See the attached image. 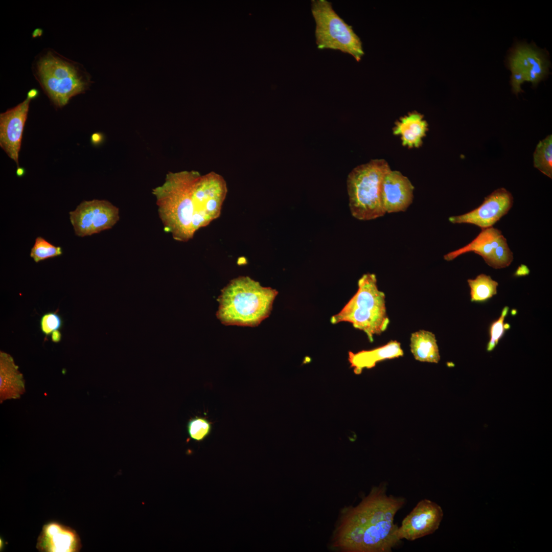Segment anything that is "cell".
Masks as SVG:
<instances>
[{
    "instance_id": "cell-19",
    "label": "cell",
    "mask_w": 552,
    "mask_h": 552,
    "mask_svg": "<svg viewBox=\"0 0 552 552\" xmlns=\"http://www.w3.org/2000/svg\"><path fill=\"white\" fill-rule=\"evenodd\" d=\"M409 346L414 358L417 361L438 363L440 360L436 339L430 331L421 330L412 333Z\"/></svg>"
},
{
    "instance_id": "cell-31",
    "label": "cell",
    "mask_w": 552,
    "mask_h": 552,
    "mask_svg": "<svg viewBox=\"0 0 552 552\" xmlns=\"http://www.w3.org/2000/svg\"><path fill=\"white\" fill-rule=\"evenodd\" d=\"M25 173V169L24 168L20 167H17V169H16V175L18 177H22V176L24 175Z\"/></svg>"
},
{
    "instance_id": "cell-4",
    "label": "cell",
    "mask_w": 552,
    "mask_h": 552,
    "mask_svg": "<svg viewBox=\"0 0 552 552\" xmlns=\"http://www.w3.org/2000/svg\"><path fill=\"white\" fill-rule=\"evenodd\" d=\"M33 68L35 78L56 108L64 106L92 83L90 75L82 64L52 50L42 52Z\"/></svg>"
},
{
    "instance_id": "cell-27",
    "label": "cell",
    "mask_w": 552,
    "mask_h": 552,
    "mask_svg": "<svg viewBox=\"0 0 552 552\" xmlns=\"http://www.w3.org/2000/svg\"><path fill=\"white\" fill-rule=\"evenodd\" d=\"M530 270L525 265H521L517 269L515 273L517 275H522L528 274Z\"/></svg>"
},
{
    "instance_id": "cell-3",
    "label": "cell",
    "mask_w": 552,
    "mask_h": 552,
    "mask_svg": "<svg viewBox=\"0 0 552 552\" xmlns=\"http://www.w3.org/2000/svg\"><path fill=\"white\" fill-rule=\"evenodd\" d=\"M278 294L248 277H239L221 290L216 316L225 325L257 326L269 316Z\"/></svg>"
},
{
    "instance_id": "cell-17",
    "label": "cell",
    "mask_w": 552,
    "mask_h": 552,
    "mask_svg": "<svg viewBox=\"0 0 552 552\" xmlns=\"http://www.w3.org/2000/svg\"><path fill=\"white\" fill-rule=\"evenodd\" d=\"M504 236L499 229L490 227L481 229L479 234L465 246L448 252L444 256L447 261H451L458 256L473 251L481 256L488 264L493 251Z\"/></svg>"
},
{
    "instance_id": "cell-14",
    "label": "cell",
    "mask_w": 552,
    "mask_h": 552,
    "mask_svg": "<svg viewBox=\"0 0 552 552\" xmlns=\"http://www.w3.org/2000/svg\"><path fill=\"white\" fill-rule=\"evenodd\" d=\"M414 187L409 179L391 169L385 175L381 185V199L385 213L404 212L411 204Z\"/></svg>"
},
{
    "instance_id": "cell-9",
    "label": "cell",
    "mask_w": 552,
    "mask_h": 552,
    "mask_svg": "<svg viewBox=\"0 0 552 552\" xmlns=\"http://www.w3.org/2000/svg\"><path fill=\"white\" fill-rule=\"evenodd\" d=\"M509 67L512 71L511 85L516 95L522 91L521 84L530 81L533 86L548 74L549 61L546 52L533 45L517 44L509 57Z\"/></svg>"
},
{
    "instance_id": "cell-26",
    "label": "cell",
    "mask_w": 552,
    "mask_h": 552,
    "mask_svg": "<svg viewBox=\"0 0 552 552\" xmlns=\"http://www.w3.org/2000/svg\"><path fill=\"white\" fill-rule=\"evenodd\" d=\"M62 324V318L57 312H48L44 314L40 319V328L41 332L47 337L54 331H59Z\"/></svg>"
},
{
    "instance_id": "cell-29",
    "label": "cell",
    "mask_w": 552,
    "mask_h": 552,
    "mask_svg": "<svg viewBox=\"0 0 552 552\" xmlns=\"http://www.w3.org/2000/svg\"><path fill=\"white\" fill-rule=\"evenodd\" d=\"M52 340L54 342H58L61 338V334L59 331H54L51 334Z\"/></svg>"
},
{
    "instance_id": "cell-10",
    "label": "cell",
    "mask_w": 552,
    "mask_h": 552,
    "mask_svg": "<svg viewBox=\"0 0 552 552\" xmlns=\"http://www.w3.org/2000/svg\"><path fill=\"white\" fill-rule=\"evenodd\" d=\"M514 202L512 194L506 189L499 188L486 196L477 208L464 214L450 216L453 224H470L481 229L493 226L507 215Z\"/></svg>"
},
{
    "instance_id": "cell-12",
    "label": "cell",
    "mask_w": 552,
    "mask_h": 552,
    "mask_svg": "<svg viewBox=\"0 0 552 552\" xmlns=\"http://www.w3.org/2000/svg\"><path fill=\"white\" fill-rule=\"evenodd\" d=\"M32 99L22 102L0 114V146L19 167L18 157L24 126Z\"/></svg>"
},
{
    "instance_id": "cell-11",
    "label": "cell",
    "mask_w": 552,
    "mask_h": 552,
    "mask_svg": "<svg viewBox=\"0 0 552 552\" xmlns=\"http://www.w3.org/2000/svg\"><path fill=\"white\" fill-rule=\"evenodd\" d=\"M443 517L441 507L435 502L424 499L420 500L403 519L398 526L400 539L414 541L435 532Z\"/></svg>"
},
{
    "instance_id": "cell-21",
    "label": "cell",
    "mask_w": 552,
    "mask_h": 552,
    "mask_svg": "<svg viewBox=\"0 0 552 552\" xmlns=\"http://www.w3.org/2000/svg\"><path fill=\"white\" fill-rule=\"evenodd\" d=\"M534 166L552 178V135H548L537 144L533 154Z\"/></svg>"
},
{
    "instance_id": "cell-18",
    "label": "cell",
    "mask_w": 552,
    "mask_h": 552,
    "mask_svg": "<svg viewBox=\"0 0 552 552\" xmlns=\"http://www.w3.org/2000/svg\"><path fill=\"white\" fill-rule=\"evenodd\" d=\"M428 130V124L421 113L413 111L395 123L393 133L401 137L402 144L408 148H418Z\"/></svg>"
},
{
    "instance_id": "cell-28",
    "label": "cell",
    "mask_w": 552,
    "mask_h": 552,
    "mask_svg": "<svg viewBox=\"0 0 552 552\" xmlns=\"http://www.w3.org/2000/svg\"><path fill=\"white\" fill-rule=\"evenodd\" d=\"M102 140V134L100 133H95L92 134L91 137V141L94 144H98L100 143Z\"/></svg>"
},
{
    "instance_id": "cell-5",
    "label": "cell",
    "mask_w": 552,
    "mask_h": 552,
    "mask_svg": "<svg viewBox=\"0 0 552 552\" xmlns=\"http://www.w3.org/2000/svg\"><path fill=\"white\" fill-rule=\"evenodd\" d=\"M332 324L341 322L351 324L353 327L364 332L372 342L375 335L384 332L389 324L385 295L377 286L374 273L364 274L358 281L355 294L337 314L330 319Z\"/></svg>"
},
{
    "instance_id": "cell-8",
    "label": "cell",
    "mask_w": 552,
    "mask_h": 552,
    "mask_svg": "<svg viewBox=\"0 0 552 552\" xmlns=\"http://www.w3.org/2000/svg\"><path fill=\"white\" fill-rule=\"evenodd\" d=\"M69 215L75 235L80 237L110 229L120 219L118 208L106 200L83 201Z\"/></svg>"
},
{
    "instance_id": "cell-6",
    "label": "cell",
    "mask_w": 552,
    "mask_h": 552,
    "mask_svg": "<svg viewBox=\"0 0 552 552\" xmlns=\"http://www.w3.org/2000/svg\"><path fill=\"white\" fill-rule=\"evenodd\" d=\"M390 170L383 159H376L355 168L349 174L347 189L352 216L360 220H371L384 216L381 185Z\"/></svg>"
},
{
    "instance_id": "cell-25",
    "label": "cell",
    "mask_w": 552,
    "mask_h": 552,
    "mask_svg": "<svg viewBox=\"0 0 552 552\" xmlns=\"http://www.w3.org/2000/svg\"><path fill=\"white\" fill-rule=\"evenodd\" d=\"M187 430L191 439L197 442H201L211 433L212 425L206 419L196 417L189 421Z\"/></svg>"
},
{
    "instance_id": "cell-24",
    "label": "cell",
    "mask_w": 552,
    "mask_h": 552,
    "mask_svg": "<svg viewBox=\"0 0 552 552\" xmlns=\"http://www.w3.org/2000/svg\"><path fill=\"white\" fill-rule=\"evenodd\" d=\"M509 308L504 307L501 311L500 316L494 321L489 328L490 339L487 346L488 352L492 351L497 345L499 341L503 337L505 332L510 328V325L505 323L504 320L509 312Z\"/></svg>"
},
{
    "instance_id": "cell-23",
    "label": "cell",
    "mask_w": 552,
    "mask_h": 552,
    "mask_svg": "<svg viewBox=\"0 0 552 552\" xmlns=\"http://www.w3.org/2000/svg\"><path fill=\"white\" fill-rule=\"evenodd\" d=\"M513 259V253L503 236L494 249L488 265L494 269L504 268L510 266Z\"/></svg>"
},
{
    "instance_id": "cell-30",
    "label": "cell",
    "mask_w": 552,
    "mask_h": 552,
    "mask_svg": "<svg viewBox=\"0 0 552 552\" xmlns=\"http://www.w3.org/2000/svg\"><path fill=\"white\" fill-rule=\"evenodd\" d=\"M38 95V90L36 89H34V88L30 89L28 91V93L27 94V96H28L29 97H30L32 99H34L35 98L37 97Z\"/></svg>"
},
{
    "instance_id": "cell-2",
    "label": "cell",
    "mask_w": 552,
    "mask_h": 552,
    "mask_svg": "<svg viewBox=\"0 0 552 552\" xmlns=\"http://www.w3.org/2000/svg\"><path fill=\"white\" fill-rule=\"evenodd\" d=\"M386 490L385 484L373 488L346 511L335 532V547L348 552H390L399 544L394 518L406 500Z\"/></svg>"
},
{
    "instance_id": "cell-20",
    "label": "cell",
    "mask_w": 552,
    "mask_h": 552,
    "mask_svg": "<svg viewBox=\"0 0 552 552\" xmlns=\"http://www.w3.org/2000/svg\"><path fill=\"white\" fill-rule=\"evenodd\" d=\"M470 288L471 301L482 303L487 301L497 293L498 283L491 277L484 273L475 279L467 280Z\"/></svg>"
},
{
    "instance_id": "cell-7",
    "label": "cell",
    "mask_w": 552,
    "mask_h": 552,
    "mask_svg": "<svg viewBox=\"0 0 552 552\" xmlns=\"http://www.w3.org/2000/svg\"><path fill=\"white\" fill-rule=\"evenodd\" d=\"M311 10L315 23L317 48L338 50L360 61L364 54L362 42L352 27L335 11L332 3L327 0H312Z\"/></svg>"
},
{
    "instance_id": "cell-1",
    "label": "cell",
    "mask_w": 552,
    "mask_h": 552,
    "mask_svg": "<svg viewBox=\"0 0 552 552\" xmlns=\"http://www.w3.org/2000/svg\"><path fill=\"white\" fill-rule=\"evenodd\" d=\"M227 193L221 175L194 170L170 172L163 185L152 190L165 231L181 242L188 241L220 216Z\"/></svg>"
},
{
    "instance_id": "cell-15",
    "label": "cell",
    "mask_w": 552,
    "mask_h": 552,
    "mask_svg": "<svg viewBox=\"0 0 552 552\" xmlns=\"http://www.w3.org/2000/svg\"><path fill=\"white\" fill-rule=\"evenodd\" d=\"M404 352L401 343L390 340L385 344L369 350L356 353L349 352L348 361L355 374H360L364 369L374 367L379 362L402 357Z\"/></svg>"
},
{
    "instance_id": "cell-16",
    "label": "cell",
    "mask_w": 552,
    "mask_h": 552,
    "mask_svg": "<svg viewBox=\"0 0 552 552\" xmlns=\"http://www.w3.org/2000/svg\"><path fill=\"white\" fill-rule=\"evenodd\" d=\"M25 392L22 374L19 371L12 357L0 352V401L16 399Z\"/></svg>"
},
{
    "instance_id": "cell-13",
    "label": "cell",
    "mask_w": 552,
    "mask_h": 552,
    "mask_svg": "<svg viewBox=\"0 0 552 552\" xmlns=\"http://www.w3.org/2000/svg\"><path fill=\"white\" fill-rule=\"evenodd\" d=\"M82 546L76 531L57 521L43 525L36 545L41 552H78Z\"/></svg>"
},
{
    "instance_id": "cell-22",
    "label": "cell",
    "mask_w": 552,
    "mask_h": 552,
    "mask_svg": "<svg viewBox=\"0 0 552 552\" xmlns=\"http://www.w3.org/2000/svg\"><path fill=\"white\" fill-rule=\"evenodd\" d=\"M62 254V248L51 244L41 236L37 237L31 249L30 256L36 263Z\"/></svg>"
}]
</instances>
